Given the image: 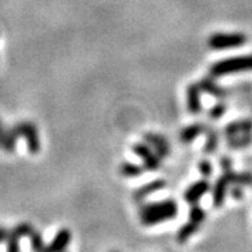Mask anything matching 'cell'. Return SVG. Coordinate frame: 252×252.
<instances>
[{
	"label": "cell",
	"mask_w": 252,
	"mask_h": 252,
	"mask_svg": "<svg viewBox=\"0 0 252 252\" xmlns=\"http://www.w3.org/2000/svg\"><path fill=\"white\" fill-rule=\"evenodd\" d=\"M178 213V206L174 199H164L160 202L143 203L139 207L140 223L144 227H152L167 220H172Z\"/></svg>",
	"instance_id": "1"
},
{
	"label": "cell",
	"mask_w": 252,
	"mask_h": 252,
	"mask_svg": "<svg viewBox=\"0 0 252 252\" xmlns=\"http://www.w3.org/2000/svg\"><path fill=\"white\" fill-rule=\"evenodd\" d=\"M209 72L212 77H220L225 74H231V73L252 72V55L219 61L210 66Z\"/></svg>",
	"instance_id": "2"
},
{
	"label": "cell",
	"mask_w": 252,
	"mask_h": 252,
	"mask_svg": "<svg viewBox=\"0 0 252 252\" xmlns=\"http://www.w3.org/2000/svg\"><path fill=\"white\" fill-rule=\"evenodd\" d=\"M248 41V38L241 32H233V34H223L217 32L209 36L207 45L210 49L215 51H224V49H234L243 46Z\"/></svg>",
	"instance_id": "3"
},
{
	"label": "cell",
	"mask_w": 252,
	"mask_h": 252,
	"mask_svg": "<svg viewBox=\"0 0 252 252\" xmlns=\"http://www.w3.org/2000/svg\"><path fill=\"white\" fill-rule=\"evenodd\" d=\"M11 132L17 137H24L27 140L28 152L30 153H38L41 149V142L38 136V129L34 124L24 121V122H17L13 127H10Z\"/></svg>",
	"instance_id": "4"
},
{
	"label": "cell",
	"mask_w": 252,
	"mask_h": 252,
	"mask_svg": "<svg viewBox=\"0 0 252 252\" xmlns=\"http://www.w3.org/2000/svg\"><path fill=\"white\" fill-rule=\"evenodd\" d=\"M133 153H136L143 161V168L147 171H158L161 168V157L150 149V146L143 143H137L132 147Z\"/></svg>",
	"instance_id": "5"
},
{
	"label": "cell",
	"mask_w": 252,
	"mask_h": 252,
	"mask_svg": "<svg viewBox=\"0 0 252 252\" xmlns=\"http://www.w3.org/2000/svg\"><path fill=\"white\" fill-rule=\"evenodd\" d=\"M231 185V178H230V171L223 172V175L216 181L213 192H212V199H213V206L221 207L224 205L225 195L228 192V187Z\"/></svg>",
	"instance_id": "6"
},
{
	"label": "cell",
	"mask_w": 252,
	"mask_h": 252,
	"mask_svg": "<svg viewBox=\"0 0 252 252\" xmlns=\"http://www.w3.org/2000/svg\"><path fill=\"white\" fill-rule=\"evenodd\" d=\"M144 142L149 144L150 147H153L154 152L158 154L161 158H165L171 154V147L170 143L167 142V139L164 136L158 135V133H153V132H149V133H144L143 136Z\"/></svg>",
	"instance_id": "7"
},
{
	"label": "cell",
	"mask_w": 252,
	"mask_h": 252,
	"mask_svg": "<svg viewBox=\"0 0 252 252\" xmlns=\"http://www.w3.org/2000/svg\"><path fill=\"white\" fill-rule=\"evenodd\" d=\"M70 241H72V231L69 228H61L55 234L52 241L45 245L42 252H62L69 247Z\"/></svg>",
	"instance_id": "8"
},
{
	"label": "cell",
	"mask_w": 252,
	"mask_h": 252,
	"mask_svg": "<svg viewBox=\"0 0 252 252\" xmlns=\"http://www.w3.org/2000/svg\"><path fill=\"white\" fill-rule=\"evenodd\" d=\"M210 189V184L206 180H200L195 184H192L184 193V199L185 202L189 205H193V203H198L199 199L202 196H205L207 193V190Z\"/></svg>",
	"instance_id": "9"
},
{
	"label": "cell",
	"mask_w": 252,
	"mask_h": 252,
	"mask_svg": "<svg viewBox=\"0 0 252 252\" xmlns=\"http://www.w3.org/2000/svg\"><path fill=\"white\" fill-rule=\"evenodd\" d=\"M164 188H165V181L164 180H154L152 182H147L133 192V200L142 203L147 196H150V195H153V193Z\"/></svg>",
	"instance_id": "10"
},
{
	"label": "cell",
	"mask_w": 252,
	"mask_h": 252,
	"mask_svg": "<svg viewBox=\"0 0 252 252\" xmlns=\"http://www.w3.org/2000/svg\"><path fill=\"white\" fill-rule=\"evenodd\" d=\"M200 89L198 84H189L187 89V107L189 114L198 115L202 112V101H200Z\"/></svg>",
	"instance_id": "11"
},
{
	"label": "cell",
	"mask_w": 252,
	"mask_h": 252,
	"mask_svg": "<svg viewBox=\"0 0 252 252\" xmlns=\"http://www.w3.org/2000/svg\"><path fill=\"white\" fill-rule=\"evenodd\" d=\"M199 89L202 93H206L209 95H212V97H215L217 99H224L227 97V94H228V91L223 89L221 86H219L215 79H212V77H205V79H202V80L198 83Z\"/></svg>",
	"instance_id": "12"
},
{
	"label": "cell",
	"mask_w": 252,
	"mask_h": 252,
	"mask_svg": "<svg viewBox=\"0 0 252 252\" xmlns=\"http://www.w3.org/2000/svg\"><path fill=\"white\" fill-rule=\"evenodd\" d=\"M224 133L227 137L244 135V133H252V119H240V121L230 122L225 126Z\"/></svg>",
	"instance_id": "13"
},
{
	"label": "cell",
	"mask_w": 252,
	"mask_h": 252,
	"mask_svg": "<svg viewBox=\"0 0 252 252\" xmlns=\"http://www.w3.org/2000/svg\"><path fill=\"white\" fill-rule=\"evenodd\" d=\"M206 130V126L203 125V124H192V125L182 129V132L180 133V140L182 143L188 144L190 142H193L198 136H200Z\"/></svg>",
	"instance_id": "14"
},
{
	"label": "cell",
	"mask_w": 252,
	"mask_h": 252,
	"mask_svg": "<svg viewBox=\"0 0 252 252\" xmlns=\"http://www.w3.org/2000/svg\"><path fill=\"white\" fill-rule=\"evenodd\" d=\"M199 225H200L199 223H195V221L189 220L188 223H185V224L182 225L180 230H178V233H177V241L180 244L187 243L189 238L198 231Z\"/></svg>",
	"instance_id": "15"
},
{
	"label": "cell",
	"mask_w": 252,
	"mask_h": 252,
	"mask_svg": "<svg viewBox=\"0 0 252 252\" xmlns=\"http://www.w3.org/2000/svg\"><path fill=\"white\" fill-rule=\"evenodd\" d=\"M228 147L230 149H244V147H248L252 143V133H244V135L233 136V137H228L227 140Z\"/></svg>",
	"instance_id": "16"
},
{
	"label": "cell",
	"mask_w": 252,
	"mask_h": 252,
	"mask_svg": "<svg viewBox=\"0 0 252 252\" xmlns=\"http://www.w3.org/2000/svg\"><path fill=\"white\" fill-rule=\"evenodd\" d=\"M143 171V167L136 165L133 162H124V164H121V167H119V174L124 175V177H127V178L139 177V175H142V172Z\"/></svg>",
	"instance_id": "17"
},
{
	"label": "cell",
	"mask_w": 252,
	"mask_h": 252,
	"mask_svg": "<svg viewBox=\"0 0 252 252\" xmlns=\"http://www.w3.org/2000/svg\"><path fill=\"white\" fill-rule=\"evenodd\" d=\"M230 178H231V184H234V185H241V187L252 185V174L251 172L230 171Z\"/></svg>",
	"instance_id": "18"
},
{
	"label": "cell",
	"mask_w": 252,
	"mask_h": 252,
	"mask_svg": "<svg viewBox=\"0 0 252 252\" xmlns=\"http://www.w3.org/2000/svg\"><path fill=\"white\" fill-rule=\"evenodd\" d=\"M30 238V244H31V250L32 252H42L44 248H45V244H44V238H42V234L39 231H36L35 228L28 235Z\"/></svg>",
	"instance_id": "19"
},
{
	"label": "cell",
	"mask_w": 252,
	"mask_h": 252,
	"mask_svg": "<svg viewBox=\"0 0 252 252\" xmlns=\"http://www.w3.org/2000/svg\"><path fill=\"white\" fill-rule=\"evenodd\" d=\"M188 216H189V220H192V221H195V223L202 224V223L205 221V219H206V212H205V209H203V207L199 206L198 203H193L192 207H190V210H189Z\"/></svg>",
	"instance_id": "20"
},
{
	"label": "cell",
	"mask_w": 252,
	"mask_h": 252,
	"mask_svg": "<svg viewBox=\"0 0 252 252\" xmlns=\"http://www.w3.org/2000/svg\"><path fill=\"white\" fill-rule=\"evenodd\" d=\"M217 144H219V135L216 130H207L206 143H205V152L207 154L216 152Z\"/></svg>",
	"instance_id": "21"
},
{
	"label": "cell",
	"mask_w": 252,
	"mask_h": 252,
	"mask_svg": "<svg viewBox=\"0 0 252 252\" xmlns=\"http://www.w3.org/2000/svg\"><path fill=\"white\" fill-rule=\"evenodd\" d=\"M20 237L9 231L6 237V252H20Z\"/></svg>",
	"instance_id": "22"
},
{
	"label": "cell",
	"mask_w": 252,
	"mask_h": 252,
	"mask_svg": "<svg viewBox=\"0 0 252 252\" xmlns=\"http://www.w3.org/2000/svg\"><path fill=\"white\" fill-rule=\"evenodd\" d=\"M225 111H227V105H225L224 102H219V104L213 105L212 108L209 109V118L220 119L225 114Z\"/></svg>",
	"instance_id": "23"
},
{
	"label": "cell",
	"mask_w": 252,
	"mask_h": 252,
	"mask_svg": "<svg viewBox=\"0 0 252 252\" xmlns=\"http://www.w3.org/2000/svg\"><path fill=\"white\" fill-rule=\"evenodd\" d=\"M199 172L203 175V177H210L212 174H213V165H212V162L209 161V160H202V161L199 162Z\"/></svg>",
	"instance_id": "24"
},
{
	"label": "cell",
	"mask_w": 252,
	"mask_h": 252,
	"mask_svg": "<svg viewBox=\"0 0 252 252\" xmlns=\"http://www.w3.org/2000/svg\"><path fill=\"white\" fill-rule=\"evenodd\" d=\"M220 167H221L223 172L233 171V170H231V168H233V161H231L228 157H221V160H220Z\"/></svg>",
	"instance_id": "25"
},
{
	"label": "cell",
	"mask_w": 252,
	"mask_h": 252,
	"mask_svg": "<svg viewBox=\"0 0 252 252\" xmlns=\"http://www.w3.org/2000/svg\"><path fill=\"white\" fill-rule=\"evenodd\" d=\"M231 196L235 199H241L244 196V190L241 185H235L234 188L231 189Z\"/></svg>",
	"instance_id": "26"
},
{
	"label": "cell",
	"mask_w": 252,
	"mask_h": 252,
	"mask_svg": "<svg viewBox=\"0 0 252 252\" xmlns=\"http://www.w3.org/2000/svg\"><path fill=\"white\" fill-rule=\"evenodd\" d=\"M7 233H9V230L4 225H0V244L3 243V241H6Z\"/></svg>",
	"instance_id": "27"
},
{
	"label": "cell",
	"mask_w": 252,
	"mask_h": 252,
	"mask_svg": "<svg viewBox=\"0 0 252 252\" xmlns=\"http://www.w3.org/2000/svg\"><path fill=\"white\" fill-rule=\"evenodd\" d=\"M6 130L7 129H4L3 125H1V121H0V146L3 143V140H4V136H6Z\"/></svg>",
	"instance_id": "28"
},
{
	"label": "cell",
	"mask_w": 252,
	"mask_h": 252,
	"mask_svg": "<svg viewBox=\"0 0 252 252\" xmlns=\"http://www.w3.org/2000/svg\"><path fill=\"white\" fill-rule=\"evenodd\" d=\"M62 252H67V251H66V250H64V251H62Z\"/></svg>",
	"instance_id": "29"
},
{
	"label": "cell",
	"mask_w": 252,
	"mask_h": 252,
	"mask_svg": "<svg viewBox=\"0 0 252 252\" xmlns=\"http://www.w3.org/2000/svg\"><path fill=\"white\" fill-rule=\"evenodd\" d=\"M112 252H118V251H112Z\"/></svg>",
	"instance_id": "30"
}]
</instances>
